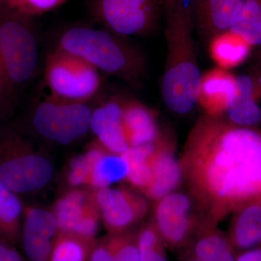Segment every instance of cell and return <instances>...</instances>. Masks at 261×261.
<instances>
[{"instance_id": "25", "label": "cell", "mask_w": 261, "mask_h": 261, "mask_svg": "<svg viewBox=\"0 0 261 261\" xmlns=\"http://www.w3.org/2000/svg\"><path fill=\"white\" fill-rule=\"evenodd\" d=\"M230 31L252 47H261V0H244Z\"/></svg>"}, {"instance_id": "22", "label": "cell", "mask_w": 261, "mask_h": 261, "mask_svg": "<svg viewBox=\"0 0 261 261\" xmlns=\"http://www.w3.org/2000/svg\"><path fill=\"white\" fill-rule=\"evenodd\" d=\"M252 47L240 36L228 31L211 39L210 54L219 68L228 70L243 63Z\"/></svg>"}, {"instance_id": "3", "label": "cell", "mask_w": 261, "mask_h": 261, "mask_svg": "<svg viewBox=\"0 0 261 261\" xmlns=\"http://www.w3.org/2000/svg\"><path fill=\"white\" fill-rule=\"evenodd\" d=\"M56 48L134 86H139L145 74L143 54L123 37L107 29L88 25L69 27L60 34Z\"/></svg>"}, {"instance_id": "23", "label": "cell", "mask_w": 261, "mask_h": 261, "mask_svg": "<svg viewBox=\"0 0 261 261\" xmlns=\"http://www.w3.org/2000/svg\"><path fill=\"white\" fill-rule=\"evenodd\" d=\"M24 206L18 195L0 181V238L9 243L21 235Z\"/></svg>"}, {"instance_id": "29", "label": "cell", "mask_w": 261, "mask_h": 261, "mask_svg": "<svg viewBox=\"0 0 261 261\" xmlns=\"http://www.w3.org/2000/svg\"><path fill=\"white\" fill-rule=\"evenodd\" d=\"M65 1L67 0H5L3 5L34 17L56 9Z\"/></svg>"}, {"instance_id": "16", "label": "cell", "mask_w": 261, "mask_h": 261, "mask_svg": "<svg viewBox=\"0 0 261 261\" xmlns=\"http://www.w3.org/2000/svg\"><path fill=\"white\" fill-rule=\"evenodd\" d=\"M244 0H192L194 27L207 39L230 31Z\"/></svg>"}, {"instance_id": "31", "label": "cell", "mask_w": 261, "mask_h": 261, "mask_svg": "<svg viewBox=\"0 0 261 261\" xmlns=\"http://www.w3.org/2000/svg\"><path fill=\"white\" fill-rule=\"evenodd\" d=\"M89 176V165L84 154L71 160L68 173V181L71 186L87 185Z\"/></svg>"}, {"instance_id": "28", "label": "cell", "mask_w": 261, "mask_h": 261, "mask_svg": "<svg viewBox=\"0 0 261 261\" xmlns=\"http://www.w3.org/2000/svg\"><path fill=\"white\" fill-rule=\"evenodd\" d=\"M113 235V261H140L137 232L130 230Z\"/></svg>"}, {"instance_id": "36", "label": "cell", "mask_w": 261, "mask_h": 261, "mask_svg": "<svg viewBox=\"0 0 261 261\" xmlns=\"http://www.w3.org/2000/svg\"><path fill=\"white\" fill-rule=\"evenodd\" d=\"M180 261H199L190 252L186 250H181Z\"/></svg>"}, {"instance_id": "30", "label": "cell", "mask_w": 261, "mask_h": 261, "mask_svg": "<svg viewBox=\"0 0 261 261\" xmlns=\"http://www.w3.org/2000/svg\"><path fill=\"white\" fill-rule=\"evenodd\" d=\"M15 93L14 89L10 85L0 65V126L13 113Z\"/></svg>"}, {"instance_id": "4", "label": "cell", "mask_w": 261, "mask_h": 261, "mask_svg": "<svg viewBox=\"0 0 261 261\" xmlns=\"http://www.w3.org/2000/svg\"><path fill=\"white\" fill-rule=\"evenodd\" d=\"M53 176L50 160L12 127L0 126V181L17 195L39 191Z\"/></svg>"}, {"instance_id": "19", "label": "cell", "mask_w": 261, "mask_h": 261, "mask_svg": "<svg viewBox=\"0 0 261 261\" xmlns=\"http://www.w3.org/2000/svg\"><path fill=\"white\" fill-rule=\"evenodd\" d=\"M234 89V75L227 70L214 68L202 75L197 103L205 114L223 116Z\"/></svg>"}, {"instance_id": "9", "label": "cell", "mask_w": 261, "mask_h": 261, "mask_svg": "<svg viewBox=\"0 0 261 261\" xmlns=\"http://www.w3.org/2000/svg\"><path fill=\"white\" fill-rule=\"evenodd\" d=\"M160 0H92L91 10L98 23L121 37L142 36L155 27Z\"/></svg>"}, {"instance_id": "13", "label": "cell", "mask_w": 261, "mask_h": 261, "mask_svg": "<svg viewBox=\"0 0 261 261\" xmlns=\"http://www.w3.org/2000/svg\"><path fill=\"white\" fill-rule=\"evenodd\" d=\"M149 159L152 181L142 193L147 199L155 202L178 190L184 182L183 176L179 160L175 157L174 143L168 136L163 135L156 141Z\"/></svg>"}, {"instance_id": "17", "label": "cell", "mask_w": 261, "mask_h": 261, "mask_svg": "<svg viewBox=\"0 0 261 261\" xmlns=\"http://www.w3.org/2000/svg\"><path fill=\"white\" fill-rule=\"evenodd\" d=\"M122 122L130 147L152 143L163 135L155 113L132 98L123 99Z\"/></svg>"}, {"instance_id": "15", "label": "cell", "mask_w": 261, "mask_h": 261, "mask_svg": "<svg viewBox=\"0 0 261 261\" xmlns=\"http://www.w3.org/2000/svg\"><path fill=\"white\" fill-rule=\"evenodd\" d=\"M123 99L111 98L92 111L90 130L97 142L110 152L123 154L129 148L123 130Z\"/></svg>"}, {"instance_id": "21", "label": "cell", "mask_w": 261, "mask_h": 261, "mask_svg": "<svg viewBox=\"0 0 261 261\" xmlns=\"http://www.w3.org/2000/svg\"><path fill=\"white\" fill-rule=\"evenodd\" d=\"M217 224L207 221L202 225L183 250L199 261H236V252Z\"/></svg>"}, {"instance_id": "26", "label": "cell", "mask_w": 261, "mask_h": 261, "mask_svg": "<svg viewBox=\"0 0 261 261\" xmlns=\"http://www.w3.org/2000/svg\"><path fill=\"white\" fill-rule=\"evenodd\" d=\"M95 242L59 231L48 261H88Z\"/></svg>"}, {"instance_id": "18", "label": "cell", "mask_w": 261, "mask_h": 261, "mask_svg": "<svg viewBox=\"0 0 261 261\" xmlns=\"http://www.w3.org/2000/svg\"><path fill=\"white\" fill-rule=\"evenodd\" d=\"M84 155L89 165L88 186L97 190L126 179L128 165L122 154L110 152L97 142Z\"/></svg>"}, {"instance_id": "32", "label": "cell", "mask_w": 261, "mask_h": 261, "mask_svg": "<svg viewBox=\"0 0 261 261\" xmlns=\"http://www.w3.org/2000/svg\"><path fill=\"white\" fill-rule=\"evenodd\" d=\"M113 235L96 241L91 250L88 261H113Z\"/></svg>"}, {"instance_id": "37", "label": "cell", "mask_w": 261, "mask_h": 261, "mask_svg": "<svg viewBox=\"0 0 261 261\" xmlns=\"http://www.w3.org/2000/svg\"><path fill=\"white\" fill-rule=\"evenodd\" d=\"M257 63H258V66H257V73L261 75V47H260V49L257 51Z\"/></svg>"}, {"instance_id": "1", "label": "cell", "mask_w": 261, "mask_h": 261, "mask_svg": "<svg viewBox=\"0 0 261 261\" xmlns=\"http://www.w3.org/2000/svg\"><path fill=\"white\" fill-rule=\"evenodd\" d=\"M183 181L213 221L261 199V132L204 113L179 159Z\"/></svg>"}, {"instance_id": "8", "label": "cell", "mask_w": 261, "mask_h": 261, "mask_svg": "<svg viewBox=\"0 0 261 261\" xmlns=\"http://www.w3.org/2000/svg\"><path fill=\"white\" fill-rule=\"evenodd\" d=\"M92 111L87 102H68L48 96L34 108L33 127L47 140L69 145L90 130Z\"/></svg>"}, {"instance_id": "7", "label": "cell", "mask_w": 261, "mask_h": 261, "mask_svg": "<svg viewBox=\"0 0 261 261\" xmlns=\"http://www.w3.org/2000/svg\"><path fill=\"white\" fill-rule=\"evenodd\" d=\"M44 75L49 97L61 100L87 102L100 88L97 68L58 48L48 55Z\"/></svg>"}, {"instance_id": "12", "label": "cell", "mask_w": 261, "mask_h": 261, "mask_svg": "<svg viewBox=\"0 0 261 261\" xmlns=\"http://www.w3.org/2000/svg\"><path fill=\"white\" fill-rule=\"evenodd\" d=\"M59 232L53 211L25 206L21 235L24 252L30 261H48Z\"/></svg>"}, {"instance_id": "5", "label": "cell", "mask_w": 261, "mask_h": 261, "mask_svg": "<svg viewBox=\"0 0 261 261\" xmlns=\"http://www.w3.org/2000/svg\"><path fill=\"white\" fill-rule=\"evenodd\" d=\"M33 17L0 5V65L14 90L32 80L39 47Z\"/></svg>"}, {"instance_id": "14", "label": "cell", "mask_w": 261, "mask_h": 261, "mask_svg": "<svg viewBox=\"0 0 261 261\" xmlns=\"http://www.w3.org/2000/svg\"><path fill=\"white\" fill-rule=\"evenodd\" d=\"M261 75L258 73L235 76V89L224 115L235 126L254 128L261 123Z\"/></svg>"}, {"instance_id": "34", "label": "cell", "mask_w": 261, "mask_h": 261, "mask_svg": "<svg viewBox=\"0 0 261 261\" xmlns=\"http://www.w3.org/2000/svg\"><path fill=\"white\" fill-rule=\"evenodd\" d=\"M236 261H261V246L237 254Z\"/></svg>"}, {"instance_id": "20", "label": "cell", "mask_w": 261, "mask_h": 261, "mask_svg": "<svg viewBox=\"0 0 261 261\" xmlns=\"http://www.w3.org/2000/svg\"><path fill=\"white\" fill-rule=\"evenodd\" d=\"M233 215L226 235L236 253L261 245V199L247 202Z\"/></svg>"}, {"instance_id": "38", "label": "cell", "mask_w": 261, "mask_h": 261, "mask_svg": "<svg viewBox=\"0 0 261 261\" xmlns=\"http://www.w3.org/2000/svg\"><path fill=\"white\" fill-rule=\"evenodd\" d=\"M5 0H0V5H3L4 3Z\"/></svg>"}, {"instance_id": "11", "label": "cell", "mask_w": 261, "mask_h": 261, "mask_svg": "<svg viewBox=\"0 0 261 261\" xmlns=\"http://www.w3.org/2000/svg\"><path fill=\"white\" fill-rule=\"evenodd\" d=\"M60 231L95 241L100 218L93 192L73 190L56 201L51 210Z\"/></svg>"}, {"instance_id": "6", "label": "cell", "mask_w": 261, "mask_h": 261, "mask_svg": "<svg viewBox=\"0 0 261 261\" xmlns=\"http://www.w3.org/2000/svg\"><path fill=\"white\" fill-rule=\"evenodd\" d=\"M154 202L151 220L170 248L183 250L202 225L213 221L187 190L178 189Z\"/></svg>"}, {"instance_id": "24", "label": "cell", "mask_w": 261, "mask_h": 261, "mask_svg": "<svg viewBox=\"0 0 261 261\" xmlns=\"http://www.w3.org/2000/svg\"><path fill=\"white\" fill-rule=\"evenodd\" d=\"M155 142L156 141L147 145L130 147L122 154L128 165L126 179L142 192L152 181V169L149 158L153 150Z\"/></svg>"}, {"instance_id": "2", "label": "cell", "mask_w": 261, "mask_h": 261, "mask_svg": "<svg viewBox=\"0 0 261 261\" xmlns=\"http://www.w3.org/2000/svg\"><path fill=\"white\" fill-rule=\"evenodd\" d=\"M192 0H178L167 13L165 28L166 64L162 81L163 101L178 115L191 112L197 103L202 74L194 42Z\"/></svg>"}, {"instance_id": "10", "label": "cell", "mask_w": 261, "mask_h": 261, "mask_svg": "<svg viewBox=\"0 0 261 261\" xmlns=\"http://www.w3.org/2000/svg\"><path fill=\"white\" fill-rule=\"evenodd\" d=\"M100 218L110 234L130 231L148 214V199L128 188L108 187L94 192Z\"/></svg>"}, {"instance_id": "27", "label": "cell", "mask_w": 261, "mask_h": 261, "mask_svg": "<svg viewBox=\"0 0 261 261\" xmlns=\"http://www.w3.org/2000/svg\"><path fill=\"white\" fill-rule=\"evenodd\" d=\"M140 261H168L166 245L152 220L137 231Z\"/></svg>"}, {"instance_id": "35", "label": "cell", "mask_w": 261, "mask_h": 261, "mask_svg": "<svg viewBox=\"0 0 261 261\" xmlns=\"http://www.w3.org/2000/svg\"><path fill=\"white\" fill-rule=\"evenodd\" d=\"M177 1L178 0H160L161 4L163 5V8H164L166 13L172 9L173 6H174Z\"/></svg>"}, {"instance_id": "33", "label": "cell", "mask_w": 261, "mask_h": 261, "mask_svg": "<svg viewBox=\"0 0 261 261\" xmlns=\"http://www.w3.org/2000/svg\"><path fill=\"white\" fill-rule=\"evenodd\" d=\"M9 243L0 240V261H23L21 255Z\"/></svg>"}]
</instances>
